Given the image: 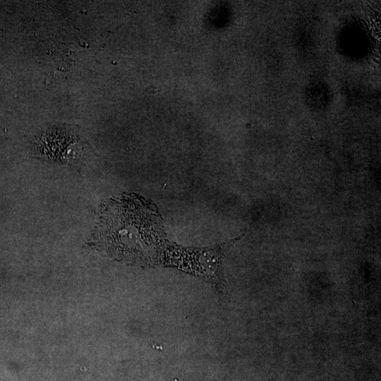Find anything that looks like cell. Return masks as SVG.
Here are the masks:
<instances>
[{"label": "cell", "instance_id": "1", "mask_svg": "<svg viewBox=\"0 0 381 381\" xmlns=\"http://www.w3.org/2000/svg\"><path fill=\"white\" fill-rule=\"evenodd\" d=\"M34 152L37 157L70 164L86 159L87 142L75 131L64 128H52L35 140Z\"/></svg>", "mask_w": 381, "mask_h": 381}]
</instances>
